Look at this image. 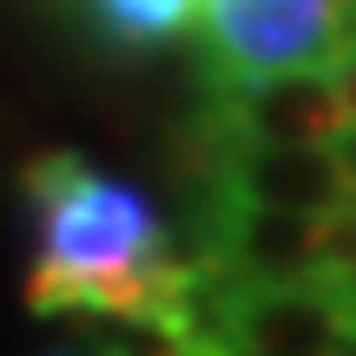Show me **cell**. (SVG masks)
Here are the masks:
<instances>
[{"label":"cell","instance_id":"cell-6","mask_svg":"<svg viewBox=\"0 0 356 356\" xmlns=\"http://www.w3.org/2000/svg\"><path fill=\"white\" fill-rule=\"evenodd\" d=\"M323 145H330L337 172H343L350 185H356V119H337V126H330V139H323Z\"/></svg>","mask_w":356,"mask_h":356},{"label":"cell","instance_id":"cell-10","mask_svg":"<svg viewBox=\"0 0 356 356\" xmlns=\"http://www.w3.org/2000/svg\"><path fill=\"white\" fill-rule=\"evenodd\" d=\"M330 356H337V350H330Z\"/></svg>","mask_w":356,"mask_h":356},{"label":"cell","instance_id":"cell-9","mask_svg":"<svg viewBox=\"0 0 356 356\" xmlns=\"http://www.w3.org/2000/svg\"><path fill=\"white\" fill-rule=\"evenodd\" d=\"M47 356H92V350H47Z\"/></svg>","mask_w":356,"mask_h":356},{"label":"cell","instance_id":"cell-8","mask_svg":"<svg viewBox=\"0 0 356 356\" xmlns=\"http://www.w3.org/2000/svg\"><path fill=\"white\" fill-rule=\"evenodd\" d=\"M337 356H356V323H343V337H337Z\"/></svg>","mask_w":356,"mask_h":356},{"label":"cell","instance_id":"cell-1","mask_svg":"<svg viewBox=\"0 0 356 356\" xmlns=\"http://www.w3.org/2000/svg\"><path fill=\"white\" fill-rule=\"evenodd\" d=\"M40 257L26 270V310L40 317H113L178 337V291L191 257L139 185L99 172L79 152H40L20 165Z\"/></svg>","mask_w":356,"mask_h":356},{"label":"cell","instance_id":"cell-3","mask_svg":"<svg viewBox=\"0 0 356 356\" xmlns=\"http://www.w3.org/2000/svg\"><path fill=\"white\" fill-rule=\"evenodd\" d=\"M218 191L251 204H284V211H337L356 185L337 172L323 139H238L231 132Z\"/></svg>","mask_w":356,"mask_h":356},{"label":"cell","instance_id":"cell-4","mask_svg":"<svg viewBox=\"0 0 356 356\" xmlns=\"http://www.w3.org/2000/svg\"><path fill=\"white\" fill-rule=\"evenodd\" d=\"M343 337L337 297L323 277L238 284L231 297V350L238 356H330Z\"/></svg>","mask_w":356,"mask_h":356},{"label":"cell","instance_id":"cell-7","mask_svg":"<svg viewBox=\"0 0 356 356\" xmlns=\"http://www.w3.org/2000/svg\"><path fill=\"white\" fill-rule=\"evenodd\" d=\"M323 284H330V297H337V317L356 323V270H317Z\"/></svg>","mask_w":356,"mask_h":356},{"label":"cell","instance_id":"cell-5","mask_svg":"<svg viewBox=\"0 0 356 356\" xmlns=\"http://www.w3.org/2000/svg\"><path fill=\"white\" fill-rule=\"evenodd\" d=\"M79 20L106 40V47L126 53H152L191 33L198 20V0H79Z\"/></svg>","mask_w":356,"mask_h":356},{"label":"cell","instance_id":"cell-2","mask_svg":"<svg viewBox=\"0 0 356 356\" xmlns=\"http://www.w3.org/2000/svg\"><path fill=\"white\" fill-rule=\"evenodd\" d=\"M198 13L204 66L218 86L330 66L343 47V0H198Z\"/></svg>","mask_w":356,"mask_h":356}]
</instances>
